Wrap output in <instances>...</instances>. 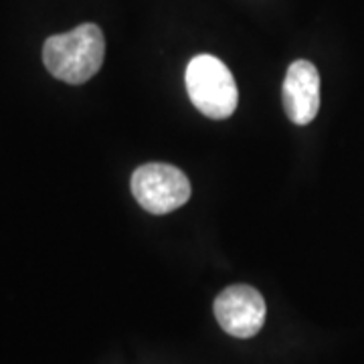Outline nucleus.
<instances>
[{"label": "nucleus", "instance_id": "1", "mask_svg": "<svg viewBox=\"0 0 364 364\" xmlns=\"http://www.w3.org/2000/svg\"><path fill=\"white\" fill-rule=\"evenodd\" d=\"M105 41L97 25H79L77 28L55 35L45 41L43 61L53 77L71 85L91 79L104 63Z\"/></svg>", "mask_w": 364, "mask_h": 364}, {"label": "nucleus", "instance_id": "2", "mask_svg": "<svg viewBox=\"0 0 364 364\" xmlns=\"http://www.w3.org/2000/svg\"><path fill=\"white\" fill-rule=\"evenodd\" d=\"M186 91L200 114L225 119L237 109L239 91L233 73L213 55H196L186 67Z\"/></svg>", "mask_w": 364, "mask_h": 364}, {"label": "nucleus", "instance_id": "3", "mask_svg": "<svg viewBox=\"0 0 364 364\" xmlns=\"http://www.w3.org/2000/svg\"><path fill=\"white\" fill-rule=\"evenodd\" d=\"M132 193L152 215H166L191 198V182L172 164H144L132 174Z\"/></svg>", "mask_w": 364, "mask_h": 364}, {"label": "nucleus", "instance_id": "4", "mask_svg": "<svg viewBox=\"0 0 364 364\" xmlns=\"http://www.w3.org/2000/svg\"><path fill=\"white\" fill-rule=\"evenodd\" d=\"M215 316L227 334L251 338L265 322V299L255 287L231 286L215 299Z\"/></svg>", "mask_w": 364, "mask_h": 364}, {"label": "nucleus", "instance_id": "5", "mask_svg": "<svg viewBox=\"0 0 364 364\" xmlns=\"http://www.w3.org/2000/svg\"><path fill=\"white\" fill-rule=\"evenodd\" d=\"M284 107L287 117L298 124L306 126L320 109V73L310 61H294L287 69L284 81Z\"/></svg>", "mask_w": 364, "mask_h": 364}]
</instances>
